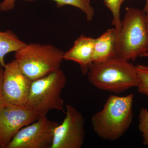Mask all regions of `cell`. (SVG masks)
Wrapping results in <instances>:
<instances>
[{"label":"cell","mask_w":148,"mask_h":148,"mask_svg":"<svg viewBox=\"0 0 148 148\" xmlns=\"http://www.w3.org/2000/svg\"><path fill=\"white\" fill-rule=\"evenodd\" d=\"M133 94L124 96L111 95L103 109L91 118L92 128L100 138L114 141L121 138L133 119Z\"/></svg>","instance_id":"obj_1"},{"label":"cell","mask_w":148,"mask_h":148,"mask_svg":"<svg viewBox=\"0 0 148 148\" xmlns=\"http://www.w3.org/2000/svg\"><path fill=\"white\" fill-rule=\"evenodd\" d=\"M87 75L89 82L96 88L114 93L137 87L139 82L135 66L119 56L92 63Z\"/></svg>","instance_id":"obj_2"},{"label":"cell","mask_w":148,"mask_h":148,"mask_svg":"<svg viewBox=\"0 0 148 148\" xmlns=\"http://www.w3.org/2000/svg\"><path fill=\"white\" fill-rule=\"evenodd\" d=\"M64 52L54 46L32 43L15 51V59L32 81L60 69Z\"/></svg>","instance_id":"obj_3"},{"label":"cell","mask_w":148,"mask_h":148,"mask_svg":"<svg viewBox=\"0 0 148 148\" xmlns=\"http://www.w3.org/2000/svg\"><path fill=\"white\" fill-rule=\"evenodd\" d=\"M146 14L143 10L127 7L119 37L118 56L134 61L148 52Z\"/></svg>","instance_id":"obj_4"},{"label":"cell","mask_w":148,"mask_h":148,"mask_svg":"<svg viewBox=\"0 0 148 148\" xmlns=\"http://www.w3.org/2000/svg\"><path fill=\"white\" fill-rule=\"evenodd\" d=\"M66 82V75L61 69L33 81L25 106L40 116L46 115L52 110L64 111L61 92Z\"/></svg>","instance_id":"obj_5"},{"label":"cell","mask_w":148,"mask_h":148,"mask_svg":"<svg viewBox=\"0 0 148 148\" xmlns=\"http://www.w3.org/2000/svg\"><path fill=\"white\" fill-rule=\"evenodd\" d=\"M59 123L46 115L18 131L6 148H51L54 130Z\"/></svg>","instance_id":"obj_6"},{"label":"cell","mask_w":148,"mask_h":148,"mask_svg":"<svg viewBox=\"0 0 148 148\" xmlns=\"http://www.w3.org/2000/svg\"><path fill=\"white\" fill-rule=\"evenodd\" d=\"M66 107V116L54 130L51 148H82L85 137L84 117L73 106Z\"/></svg>","instance_id":"obj_7"},{"label":"cell","mask_w":148,"mask_h":148,"mask_svg":"<svg viewBox=\"0 0 148 148\" xmlns=\"http://www.w3.org/2000/svg\"><path fill=\"white\" fill-rule=\"evenodd\" d=\"M39 117L26 106L6 105L0 110V148H6L20 130Z\"/></svg>","instance_id":"obj_8"},{"label":"cell","mask_w":148,"mask_h":148,"mask_svg":"<svg viewBox=\"0 0 148 148\" xmlns=\"http://www.w3.org/2000/svg\"><path fill=\"white\" fill-rule=\"evenodd\" d=\"M32 82L21 71L15 59L6 64L4 68L3 84L6 105L25 106Z\"/></svg>","instance_id":"obj_9"},{"label":"cell","mask_w":148,"mask_h":148,"mask_svg":"<svg viewBox=\"0 0 148 148\" xmlns=\"http://www.w3.org/2000/svg\"><path fill=\"white\" fill-rule=\"evenodd\" d=\"M95 39L81 35L74 42L73 45L64 52V59L76 62L79 65L83 75L87 74L92 65Z\"/></svg>","instance_id":"obj_10"},{"label":"cell","mask_w":148,"mask_h":148,"mask_svg":"<svg viewBox=\"0 0 148 148\" xmlns=\"http://www.w3.org/2000/svg\"><path fill=\"white\" fill-rule=\"evenodd\" d=\"M119 32L115 28L107 30L95 39L93 63H101L118 55Z\"/></svg>","instance_id":"obj_11"},{"label":"cell","mask_w":148,"mask_h":148,"mask_svg":"<svg viewBox=\"0 0 148 148\" xmlns=\"http://www.w3.org/2000/svg\"><path fill=\"white\" fill-rule=\"evenodd\" d=\"M27 43L20 40L12 31H0V65L4 68V58L8 53L17 51Z\"/></svg>","instance_id":"obj_12"},{"label":"cell","mask_w":148,"mask_h":148,"mask_svg":"<svg viewBox=\"0 0 148 148\" xmlns=\"http://www.w3.org/2000/svg\"><path fill=\"white\" fill-rule=\"evenodd\" d=\"M26 1H33L35 0H21ZM56 3L57 7L64 6H73L79 9L85 14L88 21H91L95 14L94 8L90 5V0H51Z\"/></svg>","instance_id":"obj_13"},{"label":"cell","mask_w":148,"mask_h":148,"mask_svg":"<svg viewBox=\"0 0 148 148\" xmlns=\"http://www.w3.org/2000/svg\"><path fill=\"white\" fill-rule=\"evenodd\" d=\"M124 1L125 0H104L105 5L112 12L113 16L112 24L119 33L122 27L120 13V9Z\"/></svg>","instance_id":"obj_14"},{"label":"cell","mask_w":148,"mask_h":148,"mask_svg":"<svg viewBox=\"0 0 148 148\" xmlns=\"http://www.w3.org/2000/svg\"><path fill=\"white\" fill-rule=\"evenodd\" d=\"M135 68L139 79L137 86L138 92L148 96V65L139 64Z\"/></svg>","instance_id":"obj_15"},{"label":"cell","mask_w":148,"mask_h":148,"mask_svg":"<svg viewBox=\"0 0 148 148\" xmlns=\"http://www.w3.org/2000/svg\"><path fill=\"white\" fill-rule=\"evenodd\" d=\"M139 130L143 139V143L148 147V110L145 108L140 110L139 115Z\"/></svg>","instance_id":"obj_16"},{"label":"cell","mask_w":148,"mask_h":148,"mask_svg":"<svg viewBox=\"0 0 148 148\" xmlns=\"http://www.w3.org/2000/svg\"><path fill=\"white\" fill-rule=\"evenodd\" d=\"M15 1L16 0H3L0 3V11L7 12L14 9Z\"/></svg>","instance_id":"obj_17"},{"label":"cell","mask_w":148,"mask_h":148,"mask_svg":"<svg viewBox=\"0 0 148 148\" xmlns=\"http://www.w3.org/2000/svg\"><path fill=\"white\" fill-rule=\"evenodd\" d=\"M3 77L4 68L0 65V110L6 106L3 94Z\"/></svg>","instance_id":"obj_18"},{"label":"cell","mask_w":148,"mask_h":148,"mask_svg":"<svg viewBox=\"0 0 148 148\" xmlns=\"http://www.w3.org/2000/svg\"><path fill=\"white\" fill-rule=\"evenodd\" d=\"M146 3L145 5V6L144 9L143 10L145 12V13L146 15H148V0H146Z\"/></svg>","instance_id":"obj_19"},{"label":"cell","mask_w":148,"mask_h":148,"mask_svg":"<svg viewBox=\"0 0 148 148\" xmlns=\"http://www.w3.org/2000/svg\"><path fill=\"white\" fill-rule=\"evenodd\" d=\"M146 26H147V31L148 33V15H146Z\"/></svg>","instance_id":"obj_20"},{"label":"cell","mask_w":148,"mask_h":148,"mask_svg":"<svg viewBox=\"0 0 148 148\" xmlns=\"http://www.w3.org/2000/svg\"><path fill=\"white\" fill-rule=\"evenodd\" d=\"M142 57H145V58H148V52L145 53V54H143V55L142 56Z\"/></svg>","instance_id":"obj_21"},{"label":"cell","mask_w":148,"mask_h":148,"mask_svg":"<svg viewBox=\"0 0 148 148\" xmlns=\"http://www.w3.org/2000/svg\"></svg>","instance_id":"obj_22"}]
</instances>
